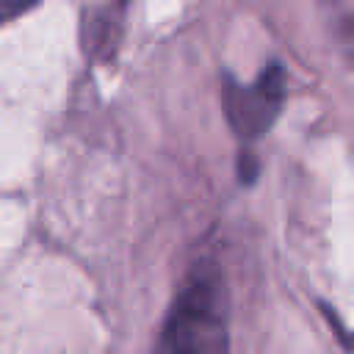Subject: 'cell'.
Segmentation results:
<instances>
[{
  "mask_svg": "<svg viewBox=\"0 0 354 354\" xmlns=\"http://www.w3.org/2000/svg\"><path fill=\"white\" fill-rule=\"evenodd\" d=\"M348 348H351V354H354V337H348Z\"/></svg>",
  "mask_w": 354,
  "mask_h": 354,
  "instance_id": "cell-4",
  "label": "cell"
},
{
  "mask_svg": "<svg viewBox=\"0 0 354 354\" xmlns=\"http://www.w3.org/2000/svg\"><path fill=\"white\" fill-rule=\"evenodd\" d=\"M28 8H33L30 0H0V22L11 19V17H19L25 14Z\"/></svg>",
  "mask_w": 354,
  "mask_h": 354,
  "instance_id": "cell-3",
  "label": "cell"
},
{
  "mask_svg": "<svg viewBox=\"0 0 354 354\" xmlns=\"http://www.w3.org/2000/svg\"><path fill=\"white\" fill-rule=\"evenodd\" d=\"M152 354H230V304L216 268L196 266L185 277Z\"/></svg>",
  "mask_w": 354,
  "mask_h": 354,
  "instance_id": "cell-1",
  "label": "cell"
},
{
  "mask_svg": "<svg viewBox=\"0 0 354 354\" xmlns=\"http://www.w3.org/2000/svg\"><path fill=\"white\" fill-rule=\"evenodd\" d=\"M285 100V75L277 64L260 72L257 80L227 88V116L241 138L263 136L277 119Z\"/></svg>",
  "mask_w": 354,
  "mask_h": 354,
  "instance_id": "cell-2",
  "label": "cell"
}]
</instances>
